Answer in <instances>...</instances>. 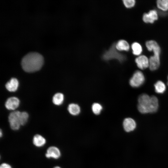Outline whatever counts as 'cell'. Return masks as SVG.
Returning a JSON list of instances; mask_svg holds the SVG:
<instances>
[{
  "label": "cell",
  "instance_id": "6da1fadb",
  "mask_svg": "<svg viewBox=\"0 0 168 168\" xmlns=\"http://www.w3.org/2000/svg\"><path fill=\"white\" fill-rule=\"evenodd\" d=\"M44 63V58L39 53L30 52L22 58L21 64L23 70L28 72H32L40 70Z\"/></svg>",
  "mask_w": 168,
  "mask_h": 168
},
{
  "label": "cell",
  "instance_id": "7a4b0ae2",
  "mask_svg": "<svg viewBox=\"0 0 168 168\" xmlns=\"http://www.w3.org/2000/svg\"><path fill=\"white\" fill-rule=\"evenodd\" d=\"M138 109L142 114L154 113L158 108V100L156 96L142 94L138 97Z\"/></svg>",
  "mask_w": 168,
  "mask_h": 168
},
{
  "label": "cell",
  "instance_id": "3957f363",
  "mask_svg": "<svg viewBox=\"0 0 168 168\" xmlns=\"http://www.w3.org/2000/svg\"><path fill=\"white\" fill-rule=\"evenodd\" d=\"M145 45L147 50L152 51L153 54L149 58V69L152 71L156 70L159 68L160 64L161 48L158 43L153 40L147 41Z\"/></svg>",
  "mask_w": 168,
  "mask_h": 168
},
{
  "label": "cell",
  "instance_id": "277c9868",
  "mask_svg": "<svg viewBox=\"0 0 168 168\" xmlns=\"http://www.w3.org/2000/svg\"><path fill=\"white\" fill-rule=\"evenodd\" d=\"M115 43H113L110 48L103 53L102 58L104 60L108 61L115 59L122 62L126 59V57L125 55L117 51L115 47Z\"/></svg>",
  "mask_w": 168,
  "mask_h": 168
},
{
  "label": "cell",
  "instance_id": "5b68a950",
  "mask_svg": "<svg viewBox=\"0 0 168 168\" xmlns=\"http://www.w3.org/2000/svg\"><path fill=\"white\" fill-rule=\"evenodd\" d=\"M145 81L143 73L139 70L136 71L129 80V84L132 87L137 88L141 86Z\"/></svg>",
  "mask_w": 168,
  "mask_h": 168
},
{
  "label": "cell",
  "instance_id": "8992f818",
  "mask_svg": "<svg viewBox=\"0 0 168 168\" xmlns=\"http://www.w3.org/2000/svg\"><path fill=\"white\" fill-rule=\"evenodd\" d=\"M20 112L14 111L11 113L8 117V120L11 128L14 130H17L21 126L20 119Z\"/></svg>",
  "mask_w": 168,
  "mask_h": 168
},
{
  "label": "cell",
  "instance_id": "52a82bcc",
  "mask_svg": "<svg viewBox=\"0 0 168 168\" xmlns=\"http://www.w3.org/2000/svg\"><path fill=\"white\" fill-rule=\"evenodd\" d=\"M158 14L155 9L151 10L147 13L143 14L142 17L143 21L146 23L152 24L158 19Z\"/></svg>",
  "mask_w": 168,
  "mask_h": 168
},
{
  "label": "cell",
  "instance_id": "ba28073f",
  "mask_svg": "<svg viewBox=\"0 0 168 168\" xmlns=\"http://www.w3.org/2000/svg\"><path fill=\"white\" fill-rule=\"evenodd\" d=\"M61 156L60 149L57 147L51 146L47 149L45 156L47 158H53L54 159H59Z\"/></svg>",
  "mask_w": 168,
  "mask_h": 168
},
{
  "label": "cell",
  "instance_id": "9c48e42d",
  "mask_svg": "<svg viewBox=\"0 0 168 168\" xmlns=\"http://www.w3.org/2000/svg\"><path fill=\"white\" fill-rule=\"evenodd\" d=\"M137 67L141 70L145 69L149 67V59L146 55H141L135 59Z\"/></svg>",
  "mask_w": 168,
  "mask_h": 168
},
{
  "label": "cell",
  "instance_id": "30bf717a",
  "mask_svg": "<svg viewBox=\"0 0 168 168\" xmlns=\"http://www.w3.org/2000/svg\"><path fill=\"white\" fill-rule=\"evenodd\" d=\"M123 126L124 130L126 132H130L135 129L137 124L133 119L131 118H127L124 120Z\"/></svg>",
  "mask_w": 168,
  "mask_h": 168
},
{
  "label": "cell",
  "instance_id": "8fae6325",
  "mask_svg": "<svg viewBox=\"0 0 168 168\" xmlns=\"http://www.w3.org/2000/svg\"><path fill=\"white\" fill-rule=\"evenodd\" d=\"M20 101L18 98L12 97L8 99L5 105L6 108L9 110H14L19 106Z\"/></svg>",
  "mask_w": 168,
  "mask_h": 168
},
{
  "label": "cell",
  "instance_id": "7c38bea8",
  "mask_svg": "<svg viewBox=\"0 0 168 168\" xmlns=\"http://www.w3.org/2000/svg\"><path fill=\"white\" fill-rule=\"evenodd\" d=\"M32 142L33 145L35 147H40L44 146L46 142V140L41 135L36 134L33 137Z\"/></svg>",
  "mask_w": 168,
  "mask_h": 168
},
{
  "label": "cell",
  "instance_id": "4fadbf2b",
  "mask_svg": "<svg viewBox=\"0 0 168 168\" xmlns=\"http://www.w3.org/2000/svg\"><path fill=\"white\" fill-rule=\"evenodd\" d=\"M18 85V80L16 78H13L7 83L5 86L7 90L9 91L14 92L17 90Z\"/></svg>",
  "mask_w": 168,
  "mask_h": 168
},
{
  "label": "cell",
  "instance_id": "5bb4252c",
  "mask_svg": "<svg viewBox=\"0 0 168 168\" xmlns=\"http://www.w3.org/2000/svg\"><path fill=\"white\" fill-rule=\"evenodd\" d=\"M115 47L119 51H128L130 49V46L127 41L124 40H119L116 43Z\"/></svg>",
  "mask_w": 168,
  "mask_h": 168
},
{
  "label": "cell",
  "instance_id": "9a60e30c",
  "mask_svg": "<svg viewBox=\"0 0 168 168\" xmlns=\"http://www.w3.org/2000/svg\"><path fill=\"white\" fill-rule=\"evenodd\" d=\"M131 47L134 55L138 56L141 55L142 51V48L140 43L136 42H134L132 44Z\"/></svg>",
  "mask_w": 168,
  "mask_h": 168
},
{
  "label": "cell",
  "instance_id": "2e32d148",
  "mask_svg": "<svg viewBox=\"0 0 168 168\" xmlns=\"http://www.w3.org/2000/svg\"><path fill=\"white\" fill-rule=\"evenodd\" d=\"M68 110L69 112L73 115H77L80 112V106L74 103L70 104L68 106Z\"/></svg>",
  "mask_w": 168,
  "mask_h": 168
},
{
  "label": "cell",
  "instance_id": "e0dca14e",
  "mask_svg": "<svg viewBox=\"0 0 168 168\" xmlns=\"http://www.w3.org/2000/svg\"><path fill=\"white\" fill-rule=\"evenodd\" d=\"M154 86L155 91L157 93H163L166 90V86L162 81H157L154 84Z\"/></svg>",
  "mask_w": 168,
  "mask_h": 168
},
{
  "label": "cell",
  "instance_id": "ac0fdd59",
  "mask_svg": "<svg viewBox=\"0 0 168 168\" xmlns=\"http://www.w3.org/2000/svg\"><path fill=\"white\" fill-rule=\"evenodd\" d=\"M64 100V96L60 93H58L55 94L53 98V103L57 105H61Z\"/></svg>",
  "mask_w": 168,
  "mask_h": 168
},
{
  "label": "cell",
  "instance_id": "d6986e66",
  "mask_svg": "<svg viewBox=\"0 0 168 168\" xmlns=\"http://www.w3.org/2000/svg\"><path fill=\"white\" fill-rule=\"evenodd\" d=\"M156 6L160 10L164 11L168 10V0H158L156 1Z\"/></svg>",
  "mask_w": 168,
  "mask_h": 168
},
{
  "label": "cell",
  "instance_id": "ffe728a7",
  "mask_svg": "<svg viewBox=\"0 0 168 168\" xmlns=\"http://www.w3.org/2000/svg\"><path fill=\"white\" fill-rule=\"evenodd\" d=\"M102 109V106L100 104L95 103L92 106V110L94 114L98 115L100 114Z\"/></svg>",
  "mask_w": 168,
  "mask_h": 168
},
{
  "label": "cell",
  "instance_id": "44dd1931",
  "mask_svg": "<svg viewBox=\"0 0 168 168\" xmlns=\"http://www.w3.org/2000/svg\"><path fill=\"white\" fill-rule=\"evenodd\" d=\"M28 114L26 112H20V119L21 125H25L27 121Z\"/></svg>",
  "mask_w": 168,
  "mask_h": 168
},
{
  "label": "cell",
  "instance_id": "7402d4cb",
  "mask_svg": "<svg viewBox=\"0 0 168 168\" xmlns=\"http://www.w3.org/2000/svg\"><path fill=\"white\" fill-rule=\"evenodd\" d=\"M123 2L125 7L128 8L134 7L136 3L135 0H124Z\"/></svg>",
  "mask_w": 168,
  "mask_h": 168
},
{
  "label": "cell",
  "instance_id": "603a6c76",
  "mask_svg": "<svg viewBox=\"0 0 168 168\" xmlns=\"http://www.w3.org/2000/svg\"><path fill=\"white\" fill-rule=\"evenodd\" d=\"M0 168H12L9 164L7 163H3L0 166Z\"/></svg>",
  "mask_w": 168,
  "mask_h": 168
},
{
  "label": "cell",
  "instance_id": "cb8c5ba5",
  "mask_svg": "<svg viewBox=\"0 0 168 168\" xmlns=\"http://www.w3.org/2000/svg\"><path fill=\"white\" fill-rule=\"evenodd\" d=\"M3 136V133H2V130L1 129H0V137H2Z\"/></svg>",
  "mask_w": 168,
  "mask_h": 168
},
{
  "label": "cell",
  "instance_id": "d4e9b609",
  "mask_svg": "<svg viewBox=\"0 0 168 168\" xmlns=\"http://www.w3.org/2000/svg\"><path fill=\"white\" fill-rule=\"evenodd\" d=\"M53 168H61L60 166H54Z\"/></svg>",
  "mask_w": 168,
  "mask_h": 168
},
{
  "label": "cell",
  "instance_id": "484cf974",
  "mask_svg": "<svg viewBox=\"0 0 168 168\" xmlns=\"http://www.w3.org/2000/svg\"><path fill=\"white\" fill-rule=\"evenodd\" d=\"M167 79H168L167 85H168V77H167Z\"/></svg>",
  "mask_w": 168,
  "mask_h": 168
}]
</instances>
